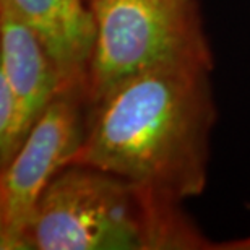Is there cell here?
I'll use <instances>...</instances> for the list:
<instances>
[{"mask_svg":"<svg viewBox=\"0 0 250 250\" xmlns=\"http://www.w3.org/2000/svg\"><path fill=\"white\" fill-rule=\"evenodd\" d=\"M211 72L174 65L114 84L88 103L84 138L70 164L112 172L164 202L202 195L216 122Z\"/></svg>","mask_w":250,"mask_h":250,"instance_id":"cell-1","label":"cell"},{"mask_svg":"<svg viewBox=\"0 0 250 250\" xmlns=\"http://www.w3.org/2000/svg\"><path fill=\"white\" fill-rule=\"evenodd\" d=\"M179 205L103 169L68 164L49 182L21 250L198 247Z\"/></svg>","mask_w":250,"mask_h":250,"instance_id":"cell-2","label":"cell"},{"mask_svg":"<svg viewBox=\"0 0 250 250\" xmlns=\"http://www.w3.org/2000/svg\"><path fill=\"white\" fill-rule=\"evenodd\" d=\"M96 41L86 82L91 103L135 75L174 65L213 68L198 0H88Z\"/></svg>","mask_w":250,"mask_h":250,"instance_id":"cell-3","label":"cell"},{"mask_svg":"<svg viewBox=\"0 0 250 250\" xmlns=\"http://www.w3.org/2000/svg\"><path fill=\"white\" fill-rule=\"evenodd\" d=\"M86 107L83 91H61L34 122L12 161L0 167L2 250H21L42 192L82 146Z\"/></svg>","mask_w":250,"mask_h":250,"instance_id":"cell-4","label":"cell"},{"mask_svg":"<svg viewBox=\"0 0 250 250\" xmlns=\"http://www.w3.org/2000/svg\"><path fill=\"white\" fill-rule=\"evenodd\" d=\"M41 39L61 77L62 91L86 94L96 21L84 0H8Z\"/></svg>","mask_w":250,"mask_h":250,"instance_id":"cell-5","label":"cell"},{"mask_svg":"<svg viewBox=\"0 0 250 250\" xmlns=\"http://www.w3.org/2000/svg\"><path fill=\"white\" fill-rule=\"evenodd\" d=\"M0 73L17 94L29 130L62 91L61 77L31 28L8 0H0Z\"/></svg>","mask_w":250,"mask_h":250,"instance_id":"cell-6","label":"cell"},{"mask_svg":"<svg viewBox=\"0 0 250 250\" xmlns=\"http://www.w3.org/2000/svg\"><path fill=\"white\" fill-rule=\"evenodd\" d=\"M29 133L17 94L0 73V167L7 166Z\"/></svg>","mask_w":250,"mask_h":250,"instance_id":"cell-7","label":"cell"}]
</instances>
